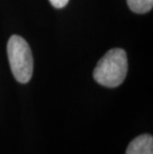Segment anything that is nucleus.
<instances>
[{
	"instance_id": "obj_5",
	"label": "nucleus",
	"mask_w": 153,
	"mask_h": 154,
	"mask_svg": "<svg viewBox=\"0 0 153 154\" xmlns=\"http://www.w3.org/2000/svg\"><path fill=\"white\" fill-rule=\"evenodd\" d=\"M50 2L55 8H63L68 4L69 0H50Z\"/></svg>"
},
{
	"instance_id": "obj_1",
	"label": "nucleus",
	"mask_w": 153,
	"mask_h": 154,
	"mask_svg": "<svg viewBox=\"0 0 153 154\" xmlns=\"http://www.w3.org/2000/svg\"><path fill=\"white\" fill-rule=\"evenodd\" d=\"M127 74V57L123 49L115 48L106 52L94 68V81L106 88L120 86Z\"/></svg>"
},
{
	"instance_id": "obj_2",
	"label": "nucleus",
	"mask_w": 153,
	"mask_h": 154,
	"mask_svg": "<svg viewBox=\"0 0 153 154\" xmlns=\"http://www.w3.org/2000/svg\"><path fill=\"white\" fill-rule=\"evenodd\" d=\"M8 60L11 72L19 83L26 84L33 75V56L25 39L18 35L10 37L7 44Z\"/></svg>"
},
{
	"instance_id": "obj_4",
	"label": "nucleus",
	"mask_w": 153,
	"mask_h": 154,
	"mask_svg": "<svg viewBox=\"0 0 153 154\" xmlns=\"http://www.w3.org/2000/svg\"><path fill=\"white\" fill-rule=\"evenodd\" d=\"M130 10L137 14L149 12L153 7V0H126Z\"/></svg>"
},
{
	"instance_id": "obj_3",
	"label": "nucleus",
	"mask_w": 153,
	"mask_h": 154,
	"mask_svg": "<svg viewBox=\"0 0 153 154\" xmlns=\"http://www.w3.org/2000/svg\"><path fill=\"white\" fill-rule=\"evenodd\" d=\"M125 154H153V137L150 134H141L127 146Z\"/></svg>"
}]
</instances>
